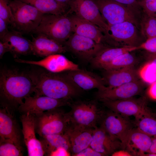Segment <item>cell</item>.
<instances>
[{
  "label": "cell",
  "mask_w": 156,
  "mask_h": 156,
  "mask_svg": "<svg viewBox=\"0 0 156 156\" xmlns=\"http://www.w3.org/2000/svg\"><path fill=\"white\" fill-rule=\"evenodd\" d=\"M38 66L28 72L35 86L34 96L70 100L80 94L81 89L70 81L64 72L53 73Z\"/></svg>",
  "instance_id": "obj_1"
},
{
  "label": "cell",
  "mask_w": 156,
  "mask_h": 156,
  "mask_svg": "<svg viewBox=\"0 0 156 156\" xmlns=\"http://www.w3.org/2000/svg\"><path fill=\"white\" fill-rule=\"evenodd\" d=\"M35 86L28 72L6 67L0 70V105L14 111L33 92Z\"/></svg>",
  "instance_id": "obj_2"
},
{
  "label": "cell",
  "mask_w": 156,
  "mask_h": 156,
  "mask_svg": "<svg viewBox=\"0 0 156 156\" xmlns=\"http://www.w3.org/2000/svg\"><path fill=\"white\" fill-rule=\"evenodd\" d=\"M70 14L68 10L60 15L44 14L40 24L33 32L44 35L64 45L73 33Z\"/></svg>",
  "instance_id": "obj_3"
},
{
  "label": "cell",
  "mask_w": 156,
  "mask_h": 156,
  "mask_svg": "<svg viewBox=\"0 0 156 156\" xmlns=\"http://www.w3.org/2000/svg\"><path fill=\"white\" fill-rule=\"evenodd\" d=\"M104 35L105 42L115 47L138 46L141 43L142 35L139 28L134 23L126 21L109 25Z\"/></svg>",
  "instance_id": "obj_4"
},
{
  "label": "cell",
  "mask_w": 156,
  "mask_h": 156,
  "mask_svg": "<svg viewBox=\"0 0 156 156\" xmlns=\"http://www.w3.org/2000/svg\"><path fill=\"white\" fill-rule=\"evenodd\" d=\"M33 114L36 132L40 137L63 134L68 124L66 113L59 107Z\"/></svg>",
  "instance_id": "obj_5"
},
{
  "label": "cell",
  "mask_w": 156,
  "mask_h": 156,
  "mask_svg": "<svg viewBox=\"0 0 156 156\" xmlns=\"http://www.w3.org/2000/svg\"><path fill=\"white\" fill-rule=\"evenodd\" d=\"M14 27L20 32H32L40 24L43 14L34 6L17 0H9Z\"/></svg>",
  "instance_id": "obj_6"
},
{
  "label": "cell",
  "mask_w": 156,
  "mask_h": 156,
  "mask_svg": "<svg viewBox=\"0 0 156 156\" xmlns=\"http://www.w3.org/2000/svg\"><path fill=\"white\" fill-rule=\"evenodd\" d=\"M100 120V126L110 135L120 141L122 149L126 148L130 133L135 124L129 117L110 110L102 113Z\"/></svg>",
  "instance_id": "obj_7"
},
{
  "label": "cell",
  "mask_w": 156,
  "mask_h": 156,
  "mask_svg": "<svg viewBox=\"0 0 156 156\" xmlns=\"http://www.w3.org/2000/svg\"><path fill=\"white\" fill-rule=\"evenodd\" d=\"M71 106V110L66 113L68 123L92 129L97 127L102 113L95 101H78Z\"/></svg>",
  "instance_id": "obj_8"
},
{
  "label": "cell",
  "mask_w": 156,
  "mask_h": 156,
  "mask_svg": "<svg viewBox=\"0 0 156 156\" xmlns=\"http://www.w3.org/2000/svg\"><path fill=\"white\" fill-rule=\"evenodd\" d=\"M94 0L108 25L129 21L139 27L138 16L129 7L111 0Z\"/></svg>",
  "instance_id": "obj_9"
},
{
  "label": "cell",
  "mask_w": 156,
  "mask_h": 156,
  "mask_svg": "<svg viewBox=\"0 0 156 156\" xmlns=\"http://www.w3.org/2000/svg\"><path fill=\"white\" fill-rule=\"evenodd\" d=\"M14 111L7 106L0 105V137L11 140L23 152L24 141L22 129L17 122Z\"/></svg>",
  "instance_id": "obj_10"
},
{
  "label": "cell",
  "mask_w": 156,
  "mask_h": 156,
  "mask_svg": "<svg viewBox=\"0 0 156 156\" xmlns=\"http://www.w3.org/2000/svg\"><path fill=\"white\" fill-rule=\"evenodd\" d=\"M99 101L110 110L127 116H133L135 120L143 115L152 113L148 109L144 97L122 100Z\"/></svg>",
  "instance_id": "obj_11"
},
{
  "label": "cell",
  "mask_w": 156,
  "mask_h": 156,
  "mask_svg": "<svg viewBox=\"0 0 156 156\" xmlns=\"http://www.w3.org/2000/svg\"><path fill=\"white\" fill-rule=\"evenodd\" d=\"M64 46L69 51L82 60L90 62L105 45L96 42L88 38L73 33Z\"/></svg>",
  "instance_id": "obj_12"
},
{
  "label": "cell",
  "mask_w": 156,
  "mask_h": 156,
  "mask_svg": "<svg viewBox=\"0 0 156 156\" xmlns=\"http://www.w3.org/2000/svg\"><path fill=\"white\" fill-rule=\"evenodd\" d=\"M69 9L70 13L96 25L105 34L108 25L102 17L94 0H71Z\"/></svg>",
  "instance_id": "obj_13"
},
{
  "label": "cell",
  "mask_w": 156,
  "mask_h": 156,
  "mask_svg": "<svg viewBox=\"0 0 156 156\" xmlns=\"http://www.w3.org/2000/svg\"><path fill=\"white\" fill-rule=\"evenodd\" d=\"M24 100L18 109L21 114L27 113L35 114L71 105L70 100L56 99L44 96H30L25 97Z\"/></svg>",
  "instance_id": "obj_14"
},
{
  "label": "cell",
  "mask_w": 156,
  "mask_h": 156,
  "mask_svg": "<svg viewBox=\"0 0 156 156\" xmlns=\"http://www.w3.org/2000/svg\"><path fill=\"white\" fill-rule=\"evenodd\" d=\"M144 88L143 83L139 80L113 88L105 86L98 90L96 96L99 100H125L141 94L143 92Z\"/></svg>",
  "instance_id": "obj_15"
},
{
  "label": "cell",
  "mask_w": 156,
  "mask_h": 156,
  "mask_svg": "<svg viewBox=\"0 0 156 156\" xmlns=\"http://www.w3.org/2000/svg\"><path fill=\"white\" fill-rule=\"evenodd\" d=\"M18 63L35 65L53 73H60L79 69L78 65L61 54L51 55L39 61L29 60L16 58Z\"/></svg>",
  "instance_id": "obj_16"
},
{
  "label": "cell",
  "mask_w": 156,
  "mask_h": 156,
  "mask_svg": "<svg viewBox=\"0 0 156 156\" xmlns=\"http://www.w3.org/2000/svg\"><path fill=\"white\" fill-rule=\"evenodd\" d=\"M20 119L24 143L27 148L28 156H44V153L41 142L36 136L34 115L30 113L22 114Z\"/></svg>",
  "instance_id": "obj_17"
},
{
  "label": "cell",
  "mask_w": 156,
  "mask_h": 156,
  "mask_svg": "<svg viewBox=\"0 0 156 156\" xmlns=\"http://www.w3.org/2000/svg\"><path fill=\"white\" fill-rule=\"evenodd\" d=\"M93 129L68 124L64 133L69 140L72 155L90 146Z\"/></svg>",
  "instance_id": "obj_18"
},
{
  "label": "cell",
  "mask_w": 156,
  "mask_h": 156,
  "mask_svg": "<svg viewBox=\"0 0 156 156\" xmlns=\"http://www.w3.org/2000/svg\"><path fill=\"white\" fill-rule=\"evenodd\" d=\"M90 146L96 151L108 156L121 148V144L119 140L110 135L100 126L93 129Z\"/></svg>",
  "instance_id": "obj_19"
},
{
  "label": "cell",
  "mask_w": 156,
  "mask_h": 156,
  "mask_svg": "<svg viewBox=\"0 0 156 156\" xmlns=\"http://www.w3.org/2000/svg\"><path fill=\"white\" fill-rule=\"evenodd\" d=\"M77 87L86 90L94 88L99 90L105 86L102 77L92 72L79 68L64 72Z\"/></svg>",
  "instance_id": "obj_20"
},
{
  "label": "cell",
  "mask_w": 156,
  "mask_h": 156,
  "mask_svg": "<svg viewBox=\"0 0 156 156\" xmlns=\"http://www.w3.org/2000/svg\"><path fill=\"white\" fill-rule=\"evenodd\" d=\"M104 71L102 77L103 83L110 88L139 80L138 71L134 66Z\"/></svg>",
  "instance_id": "obj_21"
},
{
  "label": "cell",
  "mask_w": 156,
  "mask_h": 156,
  "mask_svg": "<svg viewBox=\"0 0 156 156\" xmlns=\"http://www.w3.org/2000/svg\"><path fill=\"white\" fill-rule=\"evenodd\" d=\"M31 41L32 52L34 55L40 57L64 53L66 47L53 39L41 34L32 36Z\"/></svg>",
  "instance_id": "obj_22"
},
{
  "label": "cell",
  "mask_w": 156,
  "mask_h": 156,
  "mask_svg": "<svg viewBox=\"0 0 156 156\" xmlns=\"http://www.w3.org/2000/svg\"><path fill=\"white\" fill-rule=\"evenodd\" d=\"M70 16L73 33L91 39L98 43L105 44V36L99 27L74 14H70Z\"/></svg>",
  "instance_id": "obj_23"
},
{
  "label": "cell",
  "mask_w": 156,
  "mask_h": 156,
  "mask_svg": "<svg viewBox=\"0 0 156 156\" xmlns=\"http://www.w3.org/2000/svg\"><path fill=\"white\" fill-rule=\"evenodd\" d=\"M137 50H138L137 46H106L101 50L90 62L93 68L103 69L106 65L120 55Z\"/></svg>",
  "instance_id": "obj_24"
},
{
  "label": "cell",
  "mask_w": 156,
  "mask_h": 156,
  "mask_svg": "<svg viewBox=\"0 0 156 156\" xmlns=\"http://www.w3.org/2000/svg\"><path fill=\"white\" fill-rule=\"evenodd\" d=\"M1 40L9 43L11 50L10 53L15 58L20 55L32 53L31 41L23 36L20 32L9 31Z\"/></svg>",
  "instance_id": "obj_25"
},
{
  "label": "cell",
  "mask_w": 156,
  "mask_h": 156,
  "mask_svg": "<svg viewBox=\"0 0 156 156\" xmlns=\"http://www.w3.org/2000/svg\"><path fill=\"white\" fill-rule=\"evenodd\" d=\"M44 155L51 156L57 150L62 148L68 152L70 151V145L68 138L64 134L49 135L40 137Z\"/></svg>",
  "instance_id": "obj_26"
},
{
  "label": "cell",
  "mask_w": 156,
  "mask_h": 156,
  "mask_svg": "<svg viewBox=\"0 0 156 156\" xmlns=\"http://www.w3.org/2000/svg\"><path fill=\"white\" fill-rule=\"evenodd\" d=\"M153 138L137 128H134L130 133L126 148L131 152L134 148L138 150L137 155L141 156L149 150Z\"/></svg>",
  "instance_id": "obj_27"
},
{
  "label": "cell",
  "mask_w": 156,
  "mask_h": 156,
  "mask_svg": "<svg viewBox=\"0 0 156 156\" xmlns=\"http://www.w3.org/2000/svg\"><path fill=\"white\" fill-rule=\"evenodd\" d=\"M31 5L44 14H62L69 9L55 0H17Z\"/></svg>",
  "instance_id": "obj_28"
},
{
  "label": "cell",
  "mask_w": 156,
  "mask_h": 156,
  "mask_svg": "<svg viewBox=\"0 0 156 156\" xmlns=\"http://www.w3.org/2000/svg\"><path fill=\"white\" fill-rule=\"evenodd\" d=\"M139 23L140 31L144 38L146 39L156 37V18L142 11Z\"/></svg>",
  "instance_id": "obj_29"
},
{
  "label": "cell",
  "mask_w": 156,
  "mask_h": 156,
  "mask_svg": "<svg viewBox=\"0 0 156 156\" xmlns=\"http://www.w3.org/2000/svg\"><path fill=\"white\" fill-rule=\"evenodd\" d=\"M132 52L121 54L106 65L103 69L108 70L117 69L133 66L137 62V60Z\"/></svg>",
  "instance_id": "obj_30"
},
{
  "label": "cell",
  "mask_w": 156,
  "mask_h": 156,
  "mask_svg": "<svg viewBox=\"0 0 156 156\" xmlns=\"http://www.w3.org/2000/svg\"><path fill=\"white\" fill-rule=\"evenodd\" d=\"M134 123L141 131L152 137H156V118L152 113L142 116L135 120Z\"/></svg>",
  "instance_id": "obj_31"
},
{
  "label": "cell",
  "mask_w": 156,
  "mask_h": 156,
  "mask_svg": "<svg viewBox=\"0 0 156 156\" xmlns=\"http://www.w3.org/2000/svg\"><path fill=\"white\" fill-rule=\"evenodd\" d=\"M23 152L11 140L0 137V156H22Z\"/></svg>",
  "instance_id": "obj_32"
},
{
  "label": "cell",
  "mask_w": 156,
  "mask_h": 156,
  "mask_svg": "<svg viewBox=\"0 0 156 156\" xmlns=\"http://www.w3.org/2000/svg\"><path fill=\"white\" fill-rule=\"evenodd\" d=\"M148 61L139 70L138 74L143 81L151 84L156 81V65Z\"/></svg>",
  "instance_id": "obj_33"
},
{
  "label": "cell",
  "mask_w": 156,
  "mask_h": 156,
  "mask_svg": "<svg viewBox=\"0 0 156 156\" xmlns=\"http://www.w3.org/2000/svg\"><path fill=\"white\" fill-rule=\"evenodd\" d=\"M0 18L14 27V21L9 0H0Z\"/></svg>",
  "instance_id": "obj_34"
},
{
  "label": "cell",
  "mask_w": 156,
  "mask_h": 156,
  "mask_svg": "<svg viewBox=\"0 0 156 156\" xmlns=\"http://www.w3.org/2000/svg\"><path fill=\"white\" fill-rule=\"evenodd\" d=\"M140 5L143 12L156 18V0H140Z\"/></svg>",
  "instance_id": "obj_35"
},
{
  "label": "cell",
  "mask_w": 156,
  "mask_h": 156,
  "mask_svg": "<svg viewBox=\"0 0 156 156\" xmlns=\"http://www.w3.org/2000/svg\"><path fill=\"white\" fill-rule=\"evenodd\" d=\"M137 47L138 50L142 49L150 53H156V37L146 39Z\"/></svg>",
  "instance_id": "obj_36"
},
{
  "label": "cell",
  "mask_w": 156,
  "mask_h": 156,
  "mask_svg": "<svg viewBox=\"0 0 156 156\" xmlns=\"http://www.w3.org/2000/svg\"><path fill=\"white\" fill-rule=\"evenodd\" d=\"M125 5L132 9L137 14H139L142 11L140 5V0H111Z\"/></svg>",
  "instance_id": "obj_37"
},
{
  "label": "cell",
  "mask_w": 156,
  "mask_h": 156,
  "mask_svg": "<svg viewBox=\"0 0 156 156\" xmlns=\"http://www.w3.org/2000/svg\"><path fill=\"white\" fill-rule=\"evenodd\" d=\"M75 156H103V154L95 151L90 146L79 153L74 155Z\"/></svg>",
  "instance_id": "obj_38"
},
{
  "label": "cell",
  "mask_w": 156,
  "mask_h": 156,
  "mask_svg": "<svg viewBox=\"0 0 156 156\" xmlns=\"http://www.w3.org/2000/svg\"><path fill=\"white\" fill-rule=\"evenodd\" d=\"M8 24L0 18V39L2 40L9 32L8 28Z\"/></svg>",
  "instance_id": "obj_39"
},
{
  "label": "cell",
  "mask_w": 156,
  "mask_h": 156,
  "mask_svg": "<svg viewBox=\"0 0 156 156\" xmlns=\"http://www.w3.org/2000/svg\"><path fill=\"white\" fill-rule=\"evenodd\" d=\"M11 48L9 43L6 41H0V58L1 59L5 53L11 52Z\"/></svg>",
  "instance_id": "obj_40"
},
{
  "label": "cell",
  "mask_w": 156,
  "mask_h": 156,
  "mask_svg": "<svg viewBox=\"0 0 156 156\" xmlns=\"http://www.w3.org/2000/svg\"><path fill=\"white\" fill-rule=\"evenodd\" d=\"M148 93L151 98L156 100V81L150 84Z\"/></svg>",
  "instance_id": "obj_41"
},
{
  "label": "cell",
  "mask_w": 156,
  "mask_h": 156,
  "mask_svg": "<svg viewBox=\"0 0 156 156\" xmlns=\"http://www.w3.org/2000/svg\"><path fill=\"white\" fill-rule=\"evenodd\" d=\"M112 156H133L129 152L122 150L116 151L112 154Z\"/></svg>",
  "instance_id": "obj_42"
},
{
  "label": "cell",
  "mask_w": 156,
  "mask_h": 156,
  "mask_svg": "<svg viewBox=\"0 0 156 156\" xmlns=\"http://www.w3.org/2000/svg\"><path fill=\"white\" fill-rule=\"evenodd\" d=\"M152 153L156 154V137L153 138L152 141L150 148L147 153Z\"/></svg>",
  "instance_id": "obj_43"
},
{
  "label": "cell",
  "mask_w": 156,
  "mask_h": 156,
  "mask_svg": "<svg viewBox=\"0 0 156 156\" xmlns=\"http://www.w3.org/2000/svg\"><path fill=\"white\" fill-rule=\"evenodd\" d=\"M148 53L147 56L148 60V61L151 62L156 65V53Z\"/></svg>",
  "instance_id": "obj_44"
},
{
  "label": "cell",
  "mask_w": 156,
  "mask_h": 156,
  "mask_svg": "<svg viewBox=\"0 0 156 156\" xmlns=\"http://www.w3.org/2000/svg\"><path fill=\"white\" fill-rule=\"evenodd\" d=\"M59 3L69 8V4L71 0H55Z\"/></svg>",
  "instance_id": "obj_45"
}]
</instances>
